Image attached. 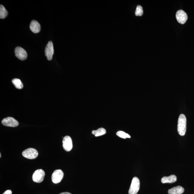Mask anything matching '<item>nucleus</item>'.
Returning a JSON list of instances; mask_svg holds the SVG:
<instances>
[{"mask_svg": "<svg viewBox=\"0 0 194 194\" xmlns=\"http://www.w3.org/2000/svg\"><path fill=\"white\" fill-rule=\"evenodd\" d=\"M187 119L183 114L180 115L178 122L177 130L180 135L183 136L186 134Z\"/></svg>", "mask_w": 194, "mask_h": 194, "instance_id": "1", "label": "nucleus"}, {"mask_svg": "<svg viewBox=\"0 0 194 194\" xmlns=\"http://www.w3.org/2000/svg\"><path fill=\"white\" fill-rule=\"evenodd\" d=\"M140 188V181L137 177H134L132 180L128 193L129 194H137Z\"/></svg>", "mask_w": 194, "mask_h": 194, "instance_id": "2", "label": "nucleus"}, {"mask_svg": "<svg viewBox=\"0 0 194 194\" xmlns=\"http://www.w3.org/2000/svg\"><path fill=\"white\" fill-rule=\"evenodd\" d=\"M23 156L28 159H33L36 158L38 155V151L33 148H27L22 152Z\"/></svg>", "mask_w": 194, "mask_h": 194, "instance_id": "3", "label": "nucleus"}, {"mask_svg": "<svg viewBox=\"0 0 194 194\" xmlns=\"http://www.w3.org/2000/svg\"><path fill=\"white\" fill-rule=\"evenodd\" d=\"M45 175L44 170L41 169L36 170L32 175V180L34 182L40 183L43 181Z\"/></svg>", "mask_w": 194, "mask_h": 194, "instance_id": "4", "label": "nucleus"}, {"mask_svg": "<svg viewBox=\"0 0 194 194\" xmlns=\"http://www.w3.org/2000/svg\"><path fill=\"white\" fill-rule=\"evenodd\" d=\"M45 55L48 60H52L54 53V50L53 43L52 41H50L48 43L45 50Z\"/></svg>", "mask_w": 194, "mask_h": 194, "instance_id": "5", "label": "nucleus"}, {"mask_svg": "<svg viewBox=\"0 0 194 194\" xmlns=\"http://www.w3.org/2000/svg\"><path fill=\"white\" fill-rule=\"evenodd\" d=\"M64 173L62 171L58 169L54 171L52 175V179L54 183H58L63 179Z\"/></svg>", "mask_w": 194, "mask_h": 194, "instance_id": "6", "label": "nucleus"}, {"mask_svg": "<svg viewBox=\"0 0 194 194\" xmlns=\"http://www.w3.org/2000/svg\"><path fill=\"white\" fill-rule=\"evenodd\" d=\"M1 123L4 126L10 127H16L19 125V123L13 118L8 117L4 118L1 121Z\"/></svg>", "mask_w": 194, "mask_h": 194, "instance_id": "7", "label": "nucleus"}, {"mask_svg": "<svg viewBox=\"0 0 194 194\" xmlns=\"http://www.w3.org/2000/svg\"><path fill=\"white\" fill-rule=\"evenodd\" d=\"M15 56L19 60H26L27 57V54L25 49L21 47H17L15 49Z\"/></svg>", "mask_w": 194, "mask_h": 194, "instance_id": "8", "label": "nucleus"}, {"mask_svg": "<svg viewBox=\"0 0 194 194\" xmlns=\"http://www.w3.org/2000/svg\"><path fill=\"white\" fill-rule=\"evenodd\" d=\"M176 18L178 22L181 24H184L188 19L187 13L182 10H179L177 12Z\"/></svg>", "mask_w": 194, "mask_h": 194, "instance_id": "9", "label": "nucleus"}, {"mask_svg": "<svg viewBox=\"0 0 194 194\" xmlns=\"http://www.w3.org/2000/svg\"><path fill=\"white\" fill-rule=\"evenodd\" d=\"M63 146L64 149L67 151H69L73 147L72 139L69 136H65L63 140Z\"/></svg>", "mask_w": 194, "mask_h": 194, "instance_id": "10", "label": "nucleus"}, {"mask_svg": "<svg viewBox=\"0 0 194 194\" xmlns=\"http://www.w3.org/2000/svg\"><path fill=\"white\" fill-rule=\"evenodd\" d=\"M29 28L34 33H38L40 32L41 26L38 21L33 20L31 22Z\"/></svg>", "mask_w": 194, "mask_h": 194, "instance_id": "11", "label": "nucleus"}, {"mask_svg": "<svg viewBox=\"0 0 194 194\" xmlns=\"http://www.w3.org/2000/svg\"><path fill=\"white\" fill-rule=\"evenodd\" d=\"M184 189L181 186L172 188L168 191L169 194H181L183 193Z\"/></svg>", "mask_w": 194, "mask_h": 194, "instance_id": "12", "label": "nucleus"}, {"mask_svg": "<svg viewBox=\"0 0 194 194\" xmlns=\"http://www.w3.org/2000/svg\"><path fill=\"white\" fill-rule=\"evenodd\" d=\"M176 176L174 175H172L169 176H164L161 179V182L162 183H173L176 181Z\"/></svg>", "mask_w": 194, "mask_h": 194, "instance_id": "13", "label": "nucleus"}, {"mask_svg": "<svg viewBox=\"0 0 194 194\" xmlns=\"http://www.w3.org/2000/svg\"><path fill=\"white\" fill-rule=\"evenodd\" d=\"M106 130L103 128H99L97 130H94L92 132V134L96 137H98L103 135L106 134Z\"/></svg>", "mask_w": 194, "mask_h": 194, "instance_id": "14", "label": "nucleus"}, {"mask_svg": "<svg viewBox=\"0 0 194 194\" xmlns=\"http://www.w3.org/2000/svg\"><path fill=\"white\" fill-rule=\"evenodd\" d=\"M12 83L15 87L18 89H21L23 88V84L19 79L15 78L12 80Z\"/></svg>", "mask_w": 194, "mask_h": 194, "instance_id": "15", "label": "nucleus"}, {"mask_svg": "<svg viewBox=\"0 0 194 194\" xmlns=\"http://www.w3.org/2000/svg\"><path fill=\"white\" fill-rule=\"evenodd\" d=\"M8 15V12L5 8L2 5L0 6V18L1 19L4 18Z\"/></svg>", "mask_w": 194, "mask_h": 194, "instance_id": "16", "label": "nucleus"}, {"mask_svg": "<svg viewBox=\"0 0 194 194\" xmlns=\"http://www.w3.org/2000/svg\"><path fill=\"white\" fill-rule=\"evenodd\" d=\"M116 135L122 139H125L126 138H130L131 136L128 133L125 132L123 131H119L117 132L116 133Z\"/></svg>", "mask_w": 194, "mask_h": 194, "instance_id": "17", "label": "nucleus"}, {"mask_svg": "<svg viewBox=\"0 0 194 194\" xmlns=\"http://www.w3.org/2000/svg\"><path fill=\"white\" fill-rule=\"evenodd\" d=\"M143 10L142 6L140 5H138L137 7L135 12L136 16H142L143 14Z\"/></svg>", "mask_w": 194, "mask_h": 194, "instance_id": "18", "label": "nucleus"}, {"mask_svg": "<svg viewBox=\"0 0 194 194\" xmlns=\"http://www.w3.org/2000/svg\"><path fill=\"white\" fill-rule=\"evenodd\" d=\"M3 194H12V191L10 190H7Z\"/></svg>", "mask_w": 194, "mask_h": 194, "instance_id": "19", "label": "nucleus"}, {"mask_svg": "<svg viewBox=\"0 0 194 194\" xmlns=\"http://www.w3.org/2000/svg\"><path fill=\"white\" fill-rule=\"evenodd\" d=\"M60 194H72L68 192H62V193H60Z\"/></svg>", "mask_w": 194, "mask_h": 194, "instance_id": "20", "label": "nucleus"}, {"mask_svg": "<svg viewBox=\"0 0 194 194\" xmlns=\"http://www.w3.org/2000/svg\"><path fill=\"white\" fill-rule=\"evenodd\" d=\"M0 157H1V154H0Z\"/></svg>", "mask_w": 194, "mask_h": 194, "instance_id": "21", "label": "nucleus"}]
</instances>
